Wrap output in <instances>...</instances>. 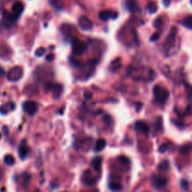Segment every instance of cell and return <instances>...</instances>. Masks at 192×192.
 Returning <instances> with one entry per match:
<instances>
[{"mask_svg":"<svg viewBox=\"0 0 192 192\" xmlns=\"http://www.w3.org/2000/svg\"><path fill=\"white\" fill-rule=\"evenodd\" d=\"M182 24L186 27L188 29H191L192 28V17L189 15L186 18H185V20L182 22Z\"/></svg>","mask_w":192,"mask_h":192,"instance_id":"cell-17","label":"cell"},{"mask_svg":"<svg viewBox=\"0 0 192 192\" xmlns=\"http://www.w3.org/2000/svg\"><path fill=\"white\" fill-rule=\"evenodd\" d=\"M158 170L159 172H162V173H166L167 170L170 169V162L167 160V159H165V160L161 161L160 164L158 165Z\"/></svg>","mask_w":192,"mask_h":192,"instance_id":"cell-15","label":"cell"},{"mask_svg":"<svg viewBox=\"0 0 192 192\" xmlns=\"http://www.w3.org/2000/svg\"><path fill=\"white\" fill-rule=\"evenodd\" d=\"M0 139H1V133H0Z\"/></svg>","mask_w":192,"mask_h":192,"instance_id":"cell-39","label":"cell"},{"mask_svg":"<svg viewBox=\"0 0 192 192\" xmlns=\"http://www.w3.org/2000/svg\"><path fill=\"white\" fill-rule=\"evenodd\" d=\"M118 160L122 163V164H129V159L127 158V157H124V156H120L118 157Z\"/></svg>","mask_w":192,"mask_h":192,"instance_id":"cell-27","label":"cell"},{"mask_svg":"<svg viewBox=\"0 0 192 192\" xmlns=\"http://www.w3.org/2000/svg\"><path fill=\"white\" fill-rule=\"evenodd\" d=\"M153 93H154V98L156 102L164 105L166 103V101L168 100L170 97V92L166 88L161 87L160 85H156L153 88Z\"/></svg>","mask_w":192,"mask_h":192,"instance_id":"cell-1","label":"cell"},{"mask_svg":"<svg viewBox=\"0 0 192 192\" xmlns=\"http://www.w3.org/2000/svg\"><path fill=\"white\" fill-rule=\"evenodd\" d=\"M3 130L6 131V133L8 134V127H3Z\"/></svg>","mask_w":192,"mask_h":192,"instance_id":"cell-38","label":"cell"},{"mask_svg":"<svg viewBox=\"0 0 192 192\" xmlns=\"http://www.w3.org/2000/svg\"><path fill=\"white\" fill-rule=\"evenodd\" d=\"M87 49V45L84 43V42L79 40L77 39H74L72 41V51L74 54L76 55H82L86 51Z\"/></svg>","mask_w":192,"mask_h":192,"instance_id":"cell-4","label":"cell"},{"mask_svg":"<svg viewBox=\"0 0 192 192\" xmlns=\"http://www.w3.org/2000/svg\"><path fill=\"white\" fill-rule=\"evenodd\" d=\"M181 188H182L184 190L186 191H188V188H189V184L188 182V180H186V179H182L181 180Z\"/></svg>","mask_w":192,"mask_h":192,"instance_id":"cell-23","label":"cell"},{"mask_svg":"<svg viewBox=\"0 0 192 192\" xmlns=\"http://www.w3.org/2000/svg\"><path fill=\"white\" fill-rule=\"evenodd\" d=\"M83 97H84L85 99L89 100V99H92L93 94H92V92H90V91H85V92L83 93Z\"/></svg>","mask_w":192,"mask_h":192,"instance_id":"cell-29","label":"cell"},{"mask_svg":"<svg viewBox=\"0 0 192 192\" xmlns=\"http://www.w3.org/2000/svg\"><path fill=\"white\" fill-rule=\"evenodd\" d=\"M109 188H110V189H111V191H114V192H116V191H119V190H121V188H122V186H121V184H119V183H115V182H113V183H111V184H110Z\"/></svg>","mask_w":192,"mask_h":192,"instance_id":"cell-20","label":"cell"},{"mask_svg":"<svg viewBox=\"0 0 192 192\" xmlns=\"http://www.w3.org/2000/svg\"><path fill=\"white\" fill-rule=\"evenodd\" d=\"M147 9L149 10V12L150 13H155L157 12V4L155 2H150L148 5H147Z\"/></svg>","mask_w":192,"mask_h":192,"instance_id":"cell-21","label":"cell"},{"mask_svg":"<svg viewBox=\"0 0 192 192\" xmlns=\"http://www.w3.org/2000/svg\"><path fill=\"white\" fill-rule=\"evenodd\" d=\"M54 83H47L45 85V90L46 91H52V88H54Z\"/></svg>","mask_w":192,"mask_h":192,"instance_id":"cell-31","label":"cell"},{"mask_svg":"<svg viewBox=\"0 0 192 192\" xmlns=\"http://www.w3.org/2000/svg\"><path fill=\"white\" fill-rule=\"evenodd\" d=\"M52 91L55 92V98H59V96L61 95V93L63 91V86L61 84H55L54 88H52Z\"/></svg>","mask_w":192,"mask_h":192,"instance_id":"cell-16","label":"cell"},{"mask_svg":"<svg viewBox=\"0 0 192 192\" xmlns=\"http://www.w3.org/2000/svg\"><path fill=\"white\" fill-rule=\"evenodd\" d=\"M164 4H165V6L168 7L170 4V0H164Z\"/></svg>","mask_w":192,"mask_h":192,"instance_id":"cell-36","label":"cell"},{"mask_svg":"<svg viewBox=\"0 0 192 192\" xmlns=\"http://www.w3.org/2000/svg\"><path fill=\"white\" fill-rule=\"evenodd\" d=\"M134 127H135V129L137 131L142 132V133H145V134H147V133L149 132V127H148V125L145 123V122H143V121L135 122Z\"/></svg>","mask_w":192,"mask_h":192,"instance_id":"cell-9","label":"cell"},{"mask_svg":"<svg viewBox=\"0 0 192 192\" xmlns=\"http://www.w3.org/2000/svg\"><path fill=\"white\" fill-rule=\"evenodd\" d=\"M168 183L167 179L165 177H162V176H157L156 177V179L154 180V186L157 189H160V188H163L164 186H166Z\"/></svg>","mask_w":192,"mask_h":192,"instance_id":"cell-10","label":"cell"},{"mask_svg":"<svg viewBox=\"0 0 192 192\" xmlns=\"http://www.w3.org/2000/svg\"><path fill=\"white\" fill-rule=\"evenodd\" d=\"M190 148H191L190 143H188V145H184V146L181 147L180 151H181V153H182V154L188 155V154L190 152Z\"/></svg>","mask_w":192,"mask_h":192,"instance_id":"cell-22","label":"cell"},{"mask_svg":"<svg viewBox=\"0 0 192 192\" xmlns=\"http://www.w3.org/2000/svg\"><path fill=\"white\" fill-rule=\"evenodd\" d=\"M168 149H169V145H167V143H163L162 145H160L158 147V152L159 153H164V152H166Z\"/></svg>","mask_w":192,"mask_h":192,"instance_id":"cell-26","label":"cell"},{"mask_svg":"<svg viewBox=\"0 0 192 192\" xmlns=\"http://www.w3.org/2000/svg\"><path fill=\"white\" fill-rule=\"evenodd\" d=\"M68 62L70 63V65H71L72 67H79V66L82 65V64L80 63L79 61H77L75 58H71V57L68 58Z\"/></svg>","mask_w":192,"mask_h":192,"instance_id":"cell-24","label":"cell"},{"mask_svg":"<svg viewBox=\"0 0 192 192\" xmlns=\"http://www.w3.org/2000/svg\"><path fill=\"white\" fill-rule=\"evenodd\" d=\"M4 75H5V70H4V68H0V77H3Z\"/></svg>","mask_w":192,"mask_h":192,"instance_id":"cell-35","label":"cell"},{"mask_svg":"<svg viewBox=\"0 0 192 192\" xmlns=\"http://www.w3.org/2000/svg\"><path fill=\"white\" fill-rule=\"evenodd\" d=\"M118 16V13L114 10H102L99 14V18L102 21H108L110 19H115Z\"/></svg>","mask_w":192,"mask_h":192,"instance_id":"cell-5","label":"cell"},{"mask_svg":"<svg viewBox=\"0 0 192 192\" xmlns=\"http://www.w3.org/2000/svg\"><path fill=\"white\" fill-rule=\"evenodd\" d=\"M155 26H156L157 28H159L162 24V18L161 17H158L156 21H155Z\"/></svg>","mask_w":192,"mask_h":192,"instance_id":"cell-28","label":"cell"},{"mask_svg":"<svg viewBox=\"0 0 192 192\" xmlns=\"http://www.w3.org/2000/svg\"><path fill=\"white\" fill-rule=\"evenodd\" d=\"M159 37H160V34H159V32H157V33H155V34L152 35L150 40L151 41H157L159 39Z\"/></svg>","mask_w":192,"mask_h":192,"instance_id":"cell-30","label":"cell"},{"mask_svg":"<svg viewBox=\"0 0 192 192\" xmlns=\"http://www.w3.org/2000/svg\"><path fill=\"white\" fill-rule=\"evenodd\" d=\"M189 114H190V105H188V107H186V114L188 115Z\"/></svg>","mask_w":192,"mask_h":192,"instance_id":"cell-34","label":"cell"},{"mask_svg":"<svg viewBox=\"0 0 192 192\" xmlns=\"http://www.w3.org/2000/svg\"><path fill=\"white\" fill-rule=\"evenodd\" d=\"M30 174L27 173H24L22 174V179H23V186H24V188H26V186H27V184L29 183V181H30Z\"/></svg>","mask_w":192,"mask_h":192,"instance_id":"cell-19","label":"cell"},{"mask_svg":"<svg viewBox=\"0 0 192 192\" xmlns=\"http://www.w3.org/2000/svg\"><path fill=\"white\" fill-rule=\"evenodd\" d=\"M23 73H24L23 68L19 66H16L9 71L7 78L10 82H17L23 77Z\"/></svg>","mask_w":192,"mask_h":192,"instance_id":"cell-2","label":"cell"},{"mask_svg":"<svg viewBox=\"0 0 192 192\" xmlns=\"http://www.w3.org/2000/svg\"><path fill=\"white\" fill-rule=\"evenodd\" d=\"M106 146V141L104 139H98L95 145V151L96 152H100L102 151Z\"/></svg>","mask_w":192,"mask_h":192,"instance_id":"cell-13","label":"cell"},{"mask_svg":"<svg viewBox=\"0 0 192 192\" xmlns=\"http://www.w3.org/2000/svg\"><path fill=\"white\" fill-rule=\"evenodd\" d=\"M44 52H45V49H44V48L40 47V48H38V49L36 50L35 55H36L37 57H40V56H42L44 55Z\"/></svg>","mask_w":192,"mask_h":192,"instance_id":"cell-25","label":"cell"},{"mask_svg":"<svg viewBox=\"0 0 192 192\" xmlns=\"http://www.w3.org/2000/svg\"><path fill=\"white\" fill-rule=\"evenodd\" d=\"M23 10H24V4L22 2H16L12 6V13L18 19L20 17V15L22 14Z\"/></svg>","mask_w":192,"mask_h":192,"instance_id":"cell-8","label":"cell"},{"mask_svg":"<svg viewBox=\"0 0 192 192\" xmlns=\"http://www.w3.org/2000/svg\"><path fill=\"white\" fill-rule=\"evenodd\" d=\"M55 54H50V55H48L47 56H46V61L47 62H51V61H52L55 59Z\"/></svg>","mask_w":192,"mask_h":192,"instance_id":"cell-33","label":"cell"},{"mask_svg":"<svg viewBox=\"0 0 192 192\" xmlns=\"http://www.w3.org/2000/svg\"><path fill=\"white\" fill-rule=\"evenodd\" d=\"M28 147L25 145V142L24 141L22 142V145L19 146V150H18V154H19V157L22 158V159H24L25 157L27 156L28 154Z\"/></svg>","mask_w":192,"mask_h":192,"instance_id":"cell-11","label":"cell"},{"mask_svg":"<svg viewBox=\"0 0 192 192\" xmlns=\"http://www.w3.org/2000/svg\"><path fill=\"white\" fill-rule=\"evenodd\" d=\"M101 164H102V159H101V157H95L92 160V166L95 169V170H97V172H99L100 170Z\"/></svg>","mask_w":192,"mask_h":192,"instance_id":"cell-14","label":"cell"},{"mask_svg":"<svg viewBox=\"0 0 192 192\" xmlns=\"http://www.w3.org/2000/svg\"><path fill=\"white\" fill-rule=\"evenodd\" d=\"M38 104H37L35 101H32V100H27V101H24L23 103V110L24 113L27 114V115H34L37 111H38Z\"/></svg>","mask_w":192,"mask_h":192,"instance_id":"cell-3","label":"cell"},{"mask_svg":"<svg viewBox=\"0 0 192 192\" xmlns=\"http://www.w3.org/2000/svg\"><path fill=\"white\" fill-rule=\"evenodd\" d=\"M137 104H138V107H137V109H136V110H137V111H139V108L142 109V103H137Z\"/></svg>","mask_w":192,"mask_h":192,"instance_id":"cell-37","label":"cell"},{"mask_svg":"<svg viewBox=\"0 0 192 192\" xmlns=\"http://www.w3.org/2000/svg\"><path fill=\"white\" fill-rule=\"evenodd\" d=\"M126 7L130 12H141V8L136 2V0H127Z\"/></svg>","mask_w":192,"mask_h":192,"instance_id":"cell-7","label":"cell"},{"mask_svg":"<svg viewBox=\"0 0 192 192\" xmlns=\"http://www.w3.org/2000/svg\"><path fill=\"white\" fill-rule=\"evenodd\" d=\"M84 183L88 185V186H92L96 183V179L95 178H91V179H87V180H84Z\"/></svg>","mask_w":192,"mask_h":192,"instance_id":"cell-32","label":"cell"},{"mask_svg":"<svg viewBox=\"0 0 192 192\" xmlns=\"http://www.w3.org/2000/svg\"><path fill=\"white\" fill-rule=\"evenodd\" d=\"M4 162L7 165H9V166H12V165L15 163V158L13 157V156H12V155H7V156L4 157Z\"/></svg>","mask_w":192,"mask_h":192,"instance_id":"cell-18","label":"cell"},{"mask_svg":"<svg viewBox=\"0 0 192 192\" xmlns=\"http://www.w3.org/2000/svg\"><path fill=\"white\" fill-rule=\"evenodd\" d=\"M79 25L83 30H90L93 27V23L89 18L85 17V16H82L79 19Z\"/></svg>","mask_w":192,"mask_h":192,"instance_id":"cell-6","label":"cell"},{"mask_svg":"<svg viewBox=\"0 0 192 192\" xmlns=\"http://www.w3.org/2000/svg\"><path fill=\"white\" fill-rule=\"evenodd\" d=\"M15 109V104L13 102H9L6 105H3L0 107V114H8L9 111Z\"/></svg>","mask_w":192,"mask_h":192,"instance_id":"cell-12","label":"cell"}]
</instances>
